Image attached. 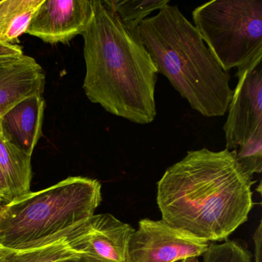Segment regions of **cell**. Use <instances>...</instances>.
I'll list each match as a JSON object with an SVG mask.
<instances>
[{
  "label": "cell",
  "mask_w": 262,
  "mask_h": 262,
  "mask_svg": "<svg viewBox=\"0 0 262 262\" xmlns=\"http://www.w3.org/2000/svg\"><path fill=\"white\" fill-rule=\"evenodd\" d=\"M252 179L237 149L188 151L158 182L162 220L208 242L227 240L252 209Z\"/></svg>",
  "instance_id": "cell-1"
},
{
  "label": "cell",
  "mask_w": 262,
  "mask_h": 262,
  "mask_svg": "<svg viewBox=\"0 0 262 262\" xmlns=\"http://www.w3.org/2000/svg\"><path fill=\"white\" fill-rule=\"evenodd\" d=\"M91 22L82 33L84 92L107 113L133 123L156 119L157 69L137 33L102 2L93 0Z\"/></svg>",
  "instance_id": "cell-2"
},
{
  "label": "cell",
  "mask_w": 262,
  "mask_h": 262,
  "mask_svg": "<svg viewBox=\"0 0 262 262\" xmlns=\"http://www.w3.org/2000/svg\"><path fill=\"white\" fill-rule=\"evenodd\" d=\"M137 33L158 73L194 111L205 117L225 116L233 95L231 76L178 6L168 4L144 19Z\"/></svg>",
  "instance_id": "cell-3"
},
{
  "label": "cell",
  "mask_w": 262,
  "mask_h": 262,
  "mask_svg": "<svg viewBox=\"0 0 262 262\" xmlns=\"http://www.w3.org/2000/svg\"><path fill=\"white\" fill-rule=\"evenodd\" d=\"M101 189L96 179L74 176L15 199L0 208V246L34 249L65 238L94 214Z\"/></svg>",
  "instance_id": "cell-4"
},
{
  "label": "cell",
  "mask_w": 262,
  "mask_h": 262,
  "mask_svg": "<svg viewBox=\"0 0 262 262\" xmlns=\"http://www.w3.org/2000/svg\"><path fill=\"white\" fill-rule=\"evenodd\" d=\"M192 19L224 71L262 56L261 0H213L194 9Z\"/></svg>",
  "instance_id": "cell-5"
},
{
  "label": "cell",
  "mask_w": 262,
  "mask_h": 262,
  "mask_svg": "<svg viewBox=\"0 0 262 262\" xmlns=\"http://www.w3.org/2000/svg\"><path fill=\"white\" fill-rule=\"evenodd\" d=\"M209 242L168 225L163 220L142 219L130 237L127 262H174L199 257Z\"/></svg>",
  "instance_id": "cell-6"
},
{
  "label": "cell",
  "mask_w": 262,
  "mask_h": 262,
  "mask_svg": "<svg viewBox=\"0 0 262 262\" xmlns=\"http://www.w3.org/2000/svg\"><path fill=\"white\" fill-rule=\"evenodd\" d=\"M237 85L223 129L226 148L237 149L262 131V56L237 68Z\"/></svg>",
  "instance_id": "cell-7"
},
{
  "label": "cell",
  "mask_w": 262,
  "mask_h": 262,
  "mask_svg": "<svg viewBox=\"0 0 262 262\" xmlns=\"http://www.w3.org/2000/svg\"><path fill=\"white\" fill-rule=\"evenodd\" d=\"M135 229L110 214H93L66 237L72 249L101 262H127Z\"/></svg>",
  "instance_id": "cell-8"
},
{
  "label": "cell",
  "mask_w": 262,
  "mask_h": 262,
  "mask_svg": "<svg viewBox=\"0 0 262 262\" xmlns=\"http://www.w3.org/2000/svg\"><path fill=\"white\" fill-rule=\"evenodd\" d=\"M93 13V0H43L26 33L47 43H67L84 33Z\"/></svg>",
  "instance_id": "cell-9"
},
{
  "label": "cell",
  "mask_w": 262,
  "mask_h": 262,
  "mask_svg": "<svg viewBox=\"0 0 262 262\" xmlns=\"http://www.w3.org/2000/svg\"><path fill=\"white\" fill-rule=\"evenodd\" d=\"M46 75L30 56H0V119L26 98L43 95Z\"/></svg>",
  "instance_id": "cell-10"
},
{
  "label": "cell",
  "mask_w": 262,
  "mask_h": 262,
  "mask_svg": "<svg viewBox=\"0 0 262 262\" xmlns=\"http://www.w3.org/2000/svg\"><path fill=\"white\" fill-rule=\"evenodd\" d=\"M45 110L43 96L26 98L0 119V134L9 142L32 156L42 136Z\"/></svg>",
  "instance_id": "cell-11"
},
{
  "label": "cell",
  "mask_w": 262,
  "mask_h": 262,
  "mask_svg": "<svg viewBox=\"0 0 262 262\" xmlns=\"http://www.w3.org/2000/svg\"><path fill=\"white\" fill-rule=\"evenodd\" d=\"M32 156L9 142L0 134V168L10 202L30 192Z\"/></svg>",
  "instance_id": "cell-12"
},
{
  "label": "cell",
  "mask_w": 262,
  "mask_h": 262,
  "mask_svg": "<svg viewBox=\"0 0 262 262\" xmlns=\"http://www.w3.org/2000/svg\"><path fill=\"white\" fill-rule=\"evenodd\" d=\"M43 0H0V42L16 44Z\"/></svg>",
  "instance_id": "cell-13"
},
{
  "label": "cell",
  "mask_w": 262,
  "mask_h": 262,
  "mask_svg": "<svg viewBox=\"0 0 262 262\" xmlns=\"http://www.w3.org/2000/svg\"><path fill=\"white\" fill-rule=\"evenodd\" d=\"M116 13L125 27L136 30L139 24L154 11L170 4L169 0H102Z\"/></svg>",
  "instance_id": "cell-14"
},
{
  "label": "cell",
  "mask_w": 262,
  "mask_h": 262,
  "mask_svg": "<svg viewBox=\"0 0 262 262\" xmlns=\"http://www.w3.org/2000/svg\"><path fill=\"white\" fill-rule=\"evenodd\" d=\"M67 239L39 248L29 250H12L1 248L0 262H55L59 259L76 254Z\"/></svg>",
  "instance_id": "cell-15"
},
{
  "label": "cell",
  "mask_w": 262,
  "mask_h": 262,
  "mask_svg": "<svg viewBox=\"0 0 262 262\" xmlns=\"http://www.w3.org/2000/svg\"><path fill=\"white\" fill-rule=\"evenodd\" d=\"M237 159L245 171L251 176L262 171V131L252 136L239 147Z\"/></svg>",
  "instance_id": "cell-16"
},
{
  "label": "cell",
  "mask_w": 262,
  "mask_h": 262,
  "mask_svg": "<svg viewBox=\"0 0 262 262\" xmlns=\"http://www.w3.org/2000/svg\"><path fill=\"white\" fill-rule=\"evenodd\" d=\"M24 55L22 47L18 44L0 42V56H20Z\"/></svg>",
  "instance_id": "cell-17"
},
{
  "label": "cell",
  "mask_w": 262,
  "mask_h": 262,
  "mask_svg": "<svg viewBox=\"0 0 262 262\" xmlns=\"http://www.w3.org/2000/svg\"><path fill=\"white\" fill-rule=\"evenodd\" d=\"M55 262H101L93 256L83 253H76L73 255L63 257Z\"/></svg>",
  "instance_id": "cell-18"
},
{
  "label": "cell",
  "mask_w": 262,
  "mask_h": 262,
  "mask_svg": "<svg viewBox=\"0 0 262 262\" xmlns=\"http://www.w3.org/2000/svg\"><path fill=\"white\" fill-rule=\"evenodd\" d=\"M254 251H255V262H261V238H262V224H259L258 227L255 230L254 234Z\"/></svg>",
  "instance_id": "cell-19"
},
{
  "label": "cell",
  "mask_w": 262,
  "mask_h": 262,
  "mask_svg": "<svg viewBox=\"0 0 262 262\" xmlns=\"http://www.w3.org/2000/svg\"><path fill=\"white\" fill-rule=\"evenodd\" d=\"M10 199L9 196L8 189H7V183L3 174L2 169L0 168V205H7L10 203Z\"/></svg>",
  "instance_id": "cell-20"
},
{
  "label": "cell",
  "mask_w": 262,
  "mask_h": 262,
  "mask_svg": "<svg viewBox=\"0 0 262 262\" xmlns=\"http://www.w3.org/2000/svg\"><path fill=\"white\" fill-rule=\"evenodd\" d=\"M183 262H200L197 257H188L183 259Z\"/></svg>",
  "instance_id": "cell-21"
},
{
  "label": "cell",
  "mask_w": 262,
  "mask_h": 262,
  "mask_svg": "<svg viewBox=\"0 0 262 262\" xmlns=\"http://www.w3.org/2000/svg\"><path fill=\"white\" fill-rule=\"evenodd\" d=\"M174 262H183V259H182V260H176V261Z\"/></svg>",
  "instance_id": "cell-22"
},
{
  "label": "cell",
  "mask_w": 262,
  "mask_h": 262,
  "mask_svg": "<svg viewBox=\"0 0 262 262\" xmlns=\"http://www.w3.org/2000/svg\"><path fill=\"white\" fill-rule=\"evenodd\" d=\"M0 250H1V246H0Z\"/></svg>",
  "instance_id": "cell-23"
},
{
  "label": "cell",
  "mask_w": 262,
  "mask_h": 262,
  "mask_svg": "<svg viewBox=\"0 0 262 262\" xmlns=\"http://www.w3.org/2000/svg\"><path fill=\"white\" fill-rule=\"evenodd\" d=\"M1 207H2V206H1V205H0V208H1Z\"/></svg>",
  "instance_id": "cell-24"
}]
</instances>
